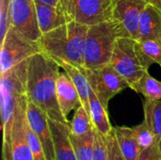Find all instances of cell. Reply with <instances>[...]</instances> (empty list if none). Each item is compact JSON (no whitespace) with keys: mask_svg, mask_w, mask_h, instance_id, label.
Instances as JSON below:
<instances>
[{"mask_svg":"<svg viewBox=\"0 0 161 160\" xmlns=\"http://www.w3.org/2000/svg\"><path fill=\"white\" fill-rule=\"evenodd\" d=\"M59 64L47 54L41 52L31 57L27 65L26 95L28 101L40 108L54 121L70 124L58 103L57 79Z\"/></svg>","mask_w":161,"mask_h":160,"instance_id":"1","label":"cell"},{"mask_svg":"<svg viewBox=\"0 0 161 160\" xmlns=\"http://www.w3.org/2000/svg\"><path fill=\"white\" fill-rule=\"evenodd\" d=\"M89 25L72 21L42 35L43 53L55 60L84 68V48Z\"/></svg>","mask_w":161,"mask_h":160,"instance_id":"2","label":"cell"},{"mask_svg":"<svg viewBox=\"0 0 161 160\" xmlns=\"http://www.w3.org/2000/svg\"><path fill=\"white\" fill-rule=\"evenodd\" d=\"M28 60H25L0 74L1 121L3 131V157H11L10 138L14 116L20 101L26 95Z\"/></svg>","mask_w":161,"mask_h":160,"instance_id":"3","label":"cell"},{"mask_svg":"<svg viewBox=\"0 0 161 160\" xmlns=\"http://www.w3.org/2000/svg\"><path fill=\"white\" fill-rule=\"evenodd\" d=\"M125 37L121 26L114 20L90 25L84 48V68L95 69L108 65L117 40Z\"/></svg>","mask_w":161,"mask_h":160,"instance_id":"4","label":"cell"},{"mask_svg":"<svg viewBox=\"0 0 161 160\" xmlns=\"http://www.w3.org/2000/svg\"><path fill=\"white\" fill-rule=\"evenodd\" d=\"M41 52L42 50L39 41L28 39L10 25L1 41L0 74Z\"/></svg>","mask_w":161,"mask_h":160,"instance_id":"5","label":"cell"},{"mask_svg":"<svg viewBox=\"0 0 161 160\" xmlns=\"http://www.w3.org/2000/svg\"><path fill=\"white\" fill-rule=\"evenodd\" d=\"M58 5L71 22L90 26L112 20L113 0H59Z\"/></svg>","mask_w":161,"mask_h":160,"instance_id":"6","label":"cell"},{"mask_svg":"<svg viewBox=\"0 0 161 160\" xmlns=\"http://www.w3.org/2000/svg\"><path fill=\"white\" fill-rule=\"evenodd\" d=\"M136 41L137 40L127 37L119 38L109 62V65L130 84V87L148 72L137 54Z\"/></svg>","mask_w":161,"mask_h":160,"instance_id":"7","label":"cell"},{"mask_svg":"<svg viewBox=\"0 0 161 160\" xmlns=\"http://www.w3.org/2000/svg\"><path fill=\"white\" fill-rule=\"evenodd\" d=\"M83 70L91 89L107 109L110 99L124 90L130 88V84L109 64L95 69L83 68Z\"/></svg>","mask_w":161,"mask_h":160,"instance_id":"8","label":"cell"},{"mask_svg":"<svg viewBox=\"0 0 161 160\" xmlns=\"http://www.w3.org/2000/svg\"><path fill=\"white\" fill-rule=\"evenodd\" d=\"M10 25L32 41H39L40 30L35 0H10Z\"/></svg>","mask_w":161,"mask_h":160,"instance_id":"9","label":"cell"},{"mask_svg":"<svg viewBox=\"0 0 161 160\" xmlns=\"http://www.w3.org/2000/svg\"><path fill=\"white\" fill-rule=\"evenodd\" d=\"M146 5L143 0H113L112 20L121 26L125 37L138 40L140 20Z\"/></svg>","mask_w":161,"mask_h":160,"instance_id":"10","label":"cell"},{"mask_svg":"<svg viewBox=\"0 0 161 160\" xmlns=\"http://www.w3.org/2000/svg\"><path fill=\"white\" fill-rule=\"evenodd\" d=\"M27 95L19 103L16 109L10 138V155L12 160H34L25 136Z\"/></svg>","mask_w":161,"mask_h":160,"instance_id":"11","label":"cell"},{"mask_svg":"<svg viewBox=\"0 0 161 160\" xmlns=\"http://www.w3.org/2000/svg\"><path fill=\"white\" fill-rule=\"evenodd\" d=\"M26 120L42 144L46 160H55L52 132L46 114L32 102L27 101Z\"/></svg>","mask_w":161,"mask_h":160,"instance_id":"12","label":"cell"},{"mask_svg":"<svg viewBox=\"0 0 161 160\" xmlns=\"http://www.w3.org/2000/svg\"><path fill=\"white\" fill-rule=\"evenodd\" d=\"M57 98L63 116L68 119L69 114L75 110L81 104L79 93L69 74L59 72L57 79Z\"/></svg>","mask_w":161,"mask_h":160,"instance_id":"13","label":"cell"},{"mask_svg":"<svg viewBox=\"0 0 161 160\" xmlns=\"http://www.w3.org/2000/svg\"><path fill=\"white\" fill-rule=\"evenodd\" d=\"M52 132L55 160H77L71 139L70 124L57 122L48 118Z\"/></svg>","mask_w":161,"mask_h":160,"instance_id":"14","label":"cell"},{"mask_svg":"<svg viewBox=\"0 0 161 160\" xmlns=\"http://www.w3.org/2000/svg\"><path fill=\"white\" fill-rule=\"evenodd\" d=\"M35 2L39 27L42 34L71 22L58 5L53 6L39 1Z\"/></svg>","mask_w":161,"mask_h":160,"instance_id":"15","label":"cell"},{"mask_svg":"<svg viewBox=\"0 0 161 160\" xmlns=\"http://www.w3.org/2000/svg\"><path fill=\"white\" fill-rule=\"evenodd\" d=\"M161 40V9L147 4L142 13L137 41Z\"/></svg>","mask_w":161,"mask_h":160,"instance_id":"16","label":"cell"},{"mask_svg":"<svg viewBox=\"0 0 161 160\" xmlns=\"http://www.w3.org/2000/svg\"><path fill=\"white\" fill-rule=\"evenodd\" d=\"M113 133L125 160H139L142 149L134 135L132 127L115 126L113 127Z\"/></svg>","mask_w":161,"mask_h":160,"instance_id":"17","label":"cell"},{"mask_svg":"<svg viewBox=\"0 0 161 160\" xmlns=\"http://www.w3.org/2000/svg\"><path fill=\"white\" fill-rule=\"evenodd\" d=\"M61 69H63L69 76L72 78L78 93L80 96L81 104L86 108L88 113L90 114V94H91V86L89 83V80L87 78V75L83 70V68H79L76 66H74L72 64H69L67 62L56 60Z\"/></svg>","mask_w":161,"mask_h":160,"instance_id":"18","label":"cell"},{"mask_svg":"<svg viewBox=\"0 0 161 160\" xmlns=\"http://www.w3.org/2000/svg\"><path fill=\"white\" fill-rule=\"evenodd\" d=\"M90 116L94 128L98 132L104 136H108L112 132L113 126L109 122L108 109L103 106L92 90H91L90 94Z\"/></svg>","mask_w":161,"mask_h":160,"instance_id":"19","label":"cell"},{"mask_svg":"<svg viewBox=\"0 0 161 160\" xmlns=\"http://www.w3.org/2000/svg\"><path fill=\"white\" fill-rule=\"evenodd\" d=\"M136 50L142 65L147 70L152 64H161V40L137 41Z\"/></svg>","mask_w":161,"mask_h":160,"instance_id":"20","label":"cell"},{"mask_svg":"<svg viewBox=\"0 0 161 160\" xmlns=\"http://www.w3.org/2000/svg\"><path fill=\"white\" fill-rule=\"evenodd\" d=\"M130 89L143 95L145 100L151 102L161 100V81L153 77L149 72H146Z\"/></svg>","mask_w":161,"mask_h":160,"instance_id":"21","label":"cell"},{"mask_svg":"<svg viewBox=\"0 0 161 160\" xmlns=\"http://www.w3.org/2000/svg\"><path fill=\"white\" fill-rule=\"evenodd\" d=\"M143 110L144 119L154 131L156 143L161 154V100L156 102L145 100L143 104Z\"/></svg>","mask_w":161,"mask_h":160,"instance_id":"22","label":"cell"},{"mask_svg":"<svg viewBox=\"0 0 161 160\" xmlns=\"http://www.w3.org/2000/svg\"><path fill=\"white\" fill-rule=\"evenodd\" d=\"M70 139L77 160H92L94 144V129L83 135H74L70 132Z\"/></svg>","mask_w":161,"mask_h":160,"instance_id":"23","label":"cell"},{"mask_svg":"<svg viewBox=\"0 0 161 160\" xmlns=\"http://www.w3.org/2000/svg\"><path fill=\"white\" fill-rule=\"evenodd\" d=\"M70 127L71 133L74 135H83L94 129L91 116L82 105L75 110L73 120L70 123Z\"/></svg>","mask_w":161,"mask_h":160,"instance_id":"24","label":"cell"},{"mask_svg":"<svg viewBox=\"0 0 161 160\" xmlns=\"http://www.w3.org/2000/svg\"><path fill=\"white\" fill-rule=\"evenodd\" d=\"M132 129L142 150H144L156 143L154 131L145 119H143L140 124L132 127Z\"/></svg>","mask_w":161,"mask_h":160,"instance_id":"25","label":"cell"},{"mask_svg":"<svg viewBox=\"0 0 161 160\" xmlns=\"http://www.w3.org/2000/svg\"><path fill=\"white\" fill-rule=\"evenodd\" d=\"M25 136H26V140L30 147V150L32 152L34 160H46L42 144L40 139L38 138V136L36 135V133L29 126L27 120L25 124Z\"/></svg>","mask_w":161,"mask_h":160,"instance_id":"26","label":"cell"},{"mask_svg":"<svg viewBox=\"0 0 161 160\" xmlns=\"http://www.w3.org/2000/svg\"><path fill=\"white\" fill-rule=\"evenodd\" d=\"M92 160H108V139L94 128V144Z\"/></svg>","mask_w":161,"mask_h":160,"instance_id":"27","label":"cell"},{"mask_svg":"<svg viewBox=\"0 0 161 160\" xmlns=\"http://www.w3.org/2000/svg\"><path fill=\"white\" fill-rule=\"evenodd\" d=\"M10 0H0V39H4L8 29L10 26L9 19Z\"/></svg>","mask_w":161,"mask_h":160,"instance_id":"28","label":"cell"},{"mask_svg":"<svg viewBox=\"0 0 161 160\" xmlns=\"http://www.w3.org/2000/svg\"><path fill=\"white\" fill-rule=\"evenodd\" d=\"M107 139H108V160H125L119 148L113 130L110 134L107 136Z\"/></svg>","mask_w":161,"mask_h":160,"instance_id":"29","label":"cell"},{"mask_svg":"<svg viewBox=\"0 0 161 160\" xmlns=\"http://www.w3.org/2000/svg\"><path fill=\"white\" fill-rule=\"evenodd\" d=\"M139 160H161V154L157 143L142 150Z\"/></svg>","mask_w":161,"mask_h":160,"instance_id":"30","label":"cell"},{"mask_svg":"<svg viewBox=\"0 0 161 160\" xmlns=\"http://www.w3.org/2000/svg\"><path fill=\"white\" fill-rule=\"evenodd\" d=\"M146 4L152 5L158 8L161 9V0H143Z\"/></svg>","mask_w":161,"mask_h":160,"instance_id":"31","label":"cell"},{"mask_svg":"<svg viewBox=\"0 0 161 160\" xmlns=\"http://www.w3.org/2000/svg\"><path fill=\"white\" fill-rule=\"evenodd\" d=\"M35 1H39V2H42V3H45V4L57 6L59 0H35Z\"/></svg>","mask_w":161,"mask_h":160,"instance_id":"32","label":"cell"},{"mask_svg":"<svg viewBox=\"0 0 161 160\" xmlns=\"http://www.w3.org/2000/svg\"><path fill=\"white\" fill-rule=\"evenodd\" d=\"M3 160H12L11 157H3Z\"/></svg>","mask_w":161,"mask_h":160,"instance_id":"33","label":"cell"},{"mask_svg":"<svg viewBox=\"0 0 161 160\" xmlns=\"http://www.w3.org/2000/svg\"><path fill=\"white\" fill-rule=\"evenodd\" d=\"M159 66H160V67H161V64H160V65H159Z\"/></svg>","mask_w":161,"mask_h":160,"instance_id":"34","label":"cell"}]
</instances>
